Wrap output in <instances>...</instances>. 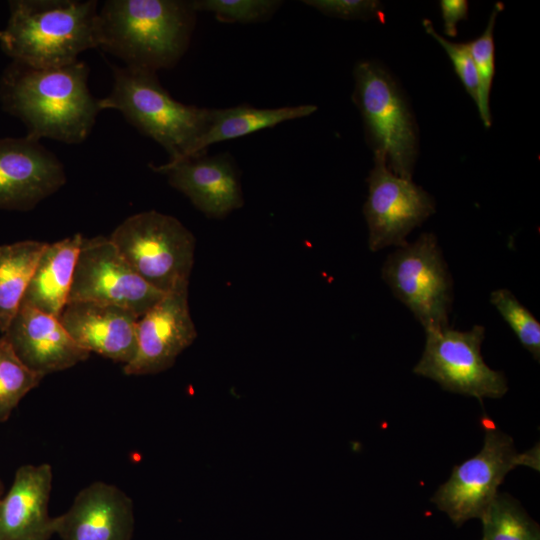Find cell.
<instances>
[{
    "instance_id": "cell-1",
    "label": "cell",
    "mask_w": 540,
    "mask_h": 540,
    "mask_svg": "<svg viewBox=\"0 0 540 540\" xmlns=\"http://www.w3.org/2000/svg\"><path fill=\"white\" fill-rule=\"evenodd\" d=\"M88 75V65L79 60L48 68L12 60L0 79V101L23 122L28 137L78 144L89 136L101 111L100 99L88 88Z\"/></svg>"
},
{
    "instance_id": "cell-2",
    "label": "cell",
    "mask_w": 540,
    "mask_h": 540,
    "mask_svg": "<svg viewBox=\"0 0 540 540\" xmlns=\"http://www.w3.org/2000/svg\"><path fill=\"white\" fill-rule=\"evenodd\" d=\"M99 47L125 66L156 72L186 52L196 11L183 0H108L100 12Z\"/></svg>"
},
{
    "instance_id": "cell-3",
    "label": "cell",
    "mask_w": 540,
    "mask_h": 540,
    "mask_svg": "<svg viewBox=\"0 0 540 540\" xmlns=\"http://www.w3.org/2000/svg\"><path fill=\"white\" fill-rule=\"evenodd\" d=\"M0 31V46L13 61L61 67L100 45V18L94 0H13Z\"/></svg>"
},
{
    "instance_id": "cell-4",
    "label": "cell",
    "mask_w": 540,
    "mask_h": 540,
    "mask_svg": "<svg viewBox=\"0 0 540 540\" xmlns=\"http://www.w3.org/2000/svg\"><path fill=\"white\" fill-rule=\"evenodd\" d=\"M113 87L100 107L114 109L142 134L159 143L169 163L192 158L208 128L211 109L183 104L170 96L156 72L111 65Z\"/></svg>"
},
{
    "instance_id": "cell-5",
    "label": "cell",
    "mask_w": 540,
    "mask_h": 540,
    "mask_svg": "<svg viewBox=\"0 0 540 540\" xmlns=\"http://www.w3.org/2000/svg\"><path fill=\"white\" fill-rule=\"evenodd\" d=\"M353 74V101L361 113L368 144L374 154L386 158L392 173L411 180L418 155V129L400 86L376 61H359Z\"/></svg>"
},
{
    "instance_id": "cell-6",
    "label": "cell",
    "mask_w": 540,
    "mask_h": 540,
    "mask_svg": "<svg viewBox=\"0 0 540 540\" xmlns=\"http://www.w3.org/2000/svg\"><path fill=\"white\" fill-rule=\"evenodd\" d=\"M121 256L162 293L188 287L195 238L177 218L154 210L121 222L109 236Z\"/></svg>"
},
{
    "instance_id": "cell-7",
    "label": "cell",
    "mask_w": 540,
    "mask_h": 540,
    "mask_svg": "<svg viewBox=\"0 0 540 540\" xmlns=\"http://www.w3.org/2000/svg\"><path fill=\"white\" fill-rule=\"evenodd\" d=\"M482 425L485 430L482 449L454 466L449 479L431 498L457 526L470 519L482 518L509 471L520 465L539 470L538 446L518 453L513 439L488 417L482 419Z\"/></svg>"
},
{
    "instance_id": "cell-8",
    "label": "cell",
    "mask_w": 540,
    "mask_h": 540,
    "mask_svg": "<svg viewBox=\"0 0 540 540\" xmlns=\"http://www.w3.org/2000/svg\"><path fill=\"white\" fill-rule=\"evenodd\" d=\"M382 278L424 330L449 326L453 280L433 233H422L388 255Z\"/></svg>"
},
{
    "instance_id": "cell-9",
    "label": "cell",
    "mask_w": 540,
    "mask_h": 540,
    "mask_svg": "<svg viewBox=\"0 0 540 540\" xmlns=\"http://www.w3.org/2000/svg\"><path fill=\"white\" fill-rule=\"evenodd\" d=\"M425 346L413 372L437 382L449 392L497 399L508 390L501 371L490 368L481 355L485 327L475 325L468 331L449 326L425 330Z\"/></svg>"
},
{
    "instance_id": "cell-10",
    "label": "cell",
    "mask_w": 540,
    "mask_h": 540,
    "mask_svg": "<svg viewBox=\"0 0 540 540\" xmlns=\"http://www.w3.org/2000/svg\"><path fill=\"white\" fill-rule=\"evenodd\" d=\"M164 295L132 269L109 237L82 238L67 302L117 305L141 317Z\"/></svg>"
},
{
    "instance_id": "cell-11",
    "label": "cell",
    "mask_w": 540,
    "mask_h": 540,
    "mask_svg": "<svg viewBox=\"0 0 540 540\" xmlns=\"http://www.w3.org/2000/svg\"><path fill=\"white\" fill-rule=\"evenodd\" d=\"M367 183L363 213L368 227V247L372 252L406 245L411 231L436 210L433 197L412 179L392 173L382 154H374V166Z\"/></svg>"
},
{
    "instance_id": "cell-12",
    "label": "cell",
    "mask_w": 540,
    "mask_h": 540,
    "mask_svg": "<svg viewBox=\"0 0 540 540\" xmlns=\"http://www.w3.org/2000/svg\"><path fill=\"white\" fill-rule=\"evenodd\" d=\"M136 335V354L123 366L126 375H153L171 368L197 337L188 305V287L166 293L141 316Z\"/></svg>"
},
{
    "instance_id": "cell-13",
    "label": "cell",
    "mask_w": 540,
    "mask_h": 540,
    "mask_svg": "<svg viewBox=\"0 0 540 540\" xmlns=\"http://www.w3.org/2000/svg\"><path fill=\"white\" fill-rule=\"evenodd\" d=\"M65 183L63 164L39 140L0 138V209L29 211Z\"/></svg>"
},
{
    "instance_id": "cell-14",
    "label": "cell",
    "mask_w": 540,
    "mask_h": 540,
    "mask_svg": "<svg viewBox=\"0 0 540 540\" xmlns=\"http://www.w3.org/2000/svg\"><path fill=\"white\" fill-rule=\"evenodd\" d=\"M134 522L132 499L113 484L95 481L54 517V532L61 540H131Z\"/></svg>"
},
{
    "instance_id": "cell-15",
    "label": "cell",
    "mask_w": 540,
    "mask_h": 540,
    "mask_svg": "<svg viewBox=\"0 0 540 540\" xmlns=\"http://www.w3.org/2000/svg\"><path fill=\"white\" fill-rule=\"evenodd\" d=\"M150 167L165 174L168 183L208 217L223 218L244 203L237 168L228 153Z\"/></svg>"
},
{
    "instance_id": "cell-16",
    "label": "cell",
    "mask_w": 540,
    "mask_h": 540,
    "mask_svg": "<svg viewBox=\"0 0 540 540\" xmlns=\"http://www.w3.org/2000/svg\"><path fill=\"white\" fill-rule=\"evenodd\" d=\"M139 318L129 309L92 301L67 302L58 316L82 349L123 365L136 354Z\"/></svg>"
},
{
    "instance_id": "cell-17",
    "label": "cell",
    "mask_w": 540,
    "mask_h": 540,
    "mask_svg": "<svg viewBox=\"0 0 540 540\" xmlns=\"http://www.w3.org/2000/svg\"><path fill=\"white\" fill-rule=\"evenodd\" d=\"M2 335L18 358L43 377L69 369L90 355L75 343L58 318L23 303Z\"/></svg>"
},
{
    "instance_id": "cell-18",
    "label": "cell",
    "mask_w": 540,
    "mask_h": 540,
    "mask_svg": "<svg viewBox=\"0 0 540 540\" xmlns=\"http://www.w3.org/2000/svg\"><path fill=\"white\" fill-rule=\"evenodd\" d=\"M53 471L48 463L19 467L0 498V540H49L54 517L48 511Z\"/></svg>"
},
{
    "instance_id": "cell-19",
    "label": "cell",
    "mask_w": 540,
    "mask_h": 540,
    "mask_svg": "<svg viewBox=\"0 0 540 540\" xmlns=\"http://www.w3.org/2000/svg\"><path fill=\"white\" fill-rule=\"evenodd\" d=\"M83 236L47 244L29 281L22 303L58 318L66 305Z\"/></svg>"
},
{
    "instance_id": "cell-20",
    "label": "cell",
    "mask_w": 540,
    "mask_h": 540,
    "mask_svg": "<svg viewBox=\"0 0 540 540\" xmlns=\"http://www.w3.org/2000/svg\"><path fill=\"white\" fill-rule=\"evenodd\" d=\"M317 106L306 104L279 108H256L247 104L222 109H211L207 130L198 141L193 157L205 154L212 144L236 139L282 122L308 117Z\"/></svg>"
},
{
    "instance_id": "cell-21",
    "label": "cell",
    "mask_w": 540,
    "mask_h": 540,
    "mask_svg": "<svg viewBox=\"0 0 540 540\" xmlns=\"http://www.w3.org/2000/svg\"><path fill=\"white\" fill-rule=\"evenodd\" d=\"M48 243L24 240L0 245V332L16 315L37 262Z\"/></svg>"
},
{
    "instance_id": "cell-22",
    "label": "cell",
    "mask_w": 540,
    "mask_h": 540,
    "mask_svg": "<svg viewBox=\"0 0 540 540\" xmlns=\"http://www.w3.org/2000/svg\"><path fill=\"white\" fill-rule=\"evenodd\" d=\"M480 520L481 540H540L538 524L507 493L498 492Z\"/></svg>"
},
{
    "instance_id": "cell-23",
    "label": "cell",
    "mask_w": 540,
    "mask_h": 540,
    "mask_svg": "<svg viewBox=\"0 0 540 540\" xmlns=\"http://www.w3.org/2000/svg\"><path fill=\"white\" fill-rule=\"evenodd\" d=\"M43 376L29 369L16 355L4 335L0 337V423L6 422L20 401Z\"/></svg>"
},
{
    "instance_id": "cell-24",
    "label": "cell",
    "mask_w": 540,
    "mask_h": 540,
    "mask_svg": "<svg viewBox=\"0 0 540 540\" xmlns=\"http://www.w3.org/2000/svg\"><path fill=\"white\" fill-rule=\"evenodd\" d=\"M504 8L501 2H497L490 14L488 24L484 32L474 40L468 42L478 78L477 107L480 118L485 127L491 125L490 92L495 74V45L494 26L497 16Z\"/></svg>"
},
{
    "instance_id": "cell-25",
    "label": "cell",
    "mask_w": 540,
    "mask_h": 540,
    "mask_svg": "<svg viewBox=\"0 0 540 540\" xmlns=\"http://www.w3.org/2000/svg\"><path fill=\"white\" fill-rule=\"evenodd\" d=\"M490 303L510 326L522 346L537 361L540 359V323L534 315L505 288L490 294Z\"/></svg>"
},
{
    "instance_id": "cell-26",
    "label": "cell",
    "mask_w": 540,
    "mask_h": 540,
    "mask_svg": "<svg viewBox=\"0 0 540 540\" xmlns=\"http://www.w3.org/2000/svg\"><path fill=\"white\" fill-rule=\"evenodd\" d=\"M279 0H193L197 12L212 13L228 23H257L269 20L282 5Z\"/></svg>"
},
{
    "instance_id": "cell-27",
    "label": "cell",
    "mask_w": 540,
    "mask_h": 540,
    "mask_svg": "<svg viewBox=\"0 0 540 540\" xmlns=\"http://www.w3.org/2000/svg\"><path fill=\"white\" fill-rule=\"evenodd\" d=\"M423 27L445 50L466 92L475 103L478 100V78L469 43H455L440 36L429 19H423Z\"/></svg>"
},
{
    "instance_id": "cell-28",
    "label": "cell",
    "mask_w": 540,
    "mask_h": 540,
    "mask_svg": "<svg viewBox=\"0 0 540 540\" xmlns=\"http://www.w3.org/2000/svg\"><path fill=\"white\" fill-rule=\"evenodd\" d=\"M303 3L331 17L385 21L383 7L375 0H305Z\"/></svg>"
},
{
    "instance_id": "cell-29",
    "label": "cell",
    "mask_w": 540,
    "mask_h": 540,
    "mask_svg": "<svg viewBox=\"0 0 540 540\" xmlns=\"http://www.w3.org/2000/svg\"><path fill=\"white\" fill-rule=\"evenodd\" d=\"M444 22V33L450 37L457 35V24L468 17V1L441 0L439 1Z\"/></svg>"
},
{
    "instance_id": "cell-30",
    "label": "cell",
    "mask_w": 540,
    "mask_h": 540,
    "mask_svg": "<svg viewBox=\"0 0 540 540\" xmlns=\"http://www.w3.org/2000/svg\"><path fill=\"white\" fill-rule=\"evenodd\" d=\"M0 490H3V486H2V484H1V482H0Z\"/></svg>"
},
{
    "instance_id": "cell-31",
    "label": "cell",
    "mask_w": 540,
    "mask_h": 540,
    "mask_svg": "<svg viewBox=\"0 0 540 540\" xmlns=\"http://www.w3.org/2000/svg\"><path fill=\"white\" fill-rule=\"evenodd\" d=\"M2 494H3V490H0V498H1Z\"/></svg>"
}]
</instances>
